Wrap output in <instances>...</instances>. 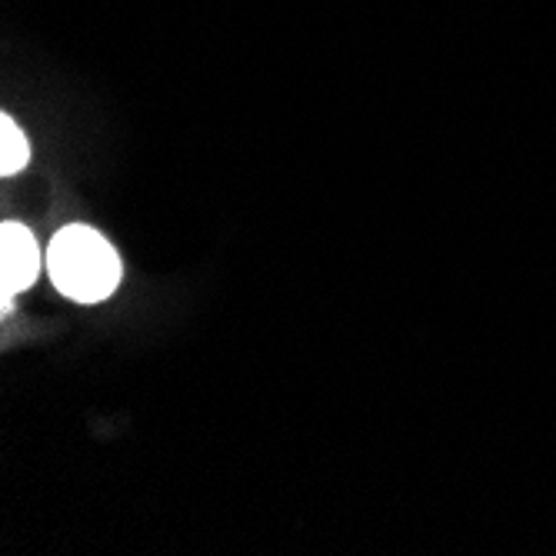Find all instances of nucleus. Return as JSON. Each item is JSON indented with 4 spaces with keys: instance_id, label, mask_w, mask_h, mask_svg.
I'll return each mask as SVG.
<instances>
[{
    "instance_id": "obj_3",
    "label": "nucleus",
    "mask_w": 556,
    "mask_h": 556,
    "mask_svg": "<svg viewBox=\"0 0 556 556\" xmlns=\"http://www.w3.org/2000/svg\"><path fill=\"white\" fill-rule=\"evenodd\" d=\"M27 161H30L27 137L21 134V127L11 117H4L0 121V174L14 177L27 167Z\"/></svg>"
},
{
    "instance_id": "obj_1",
    "label": "nucleus",
    "mask_w": 556,
    "mask_h": 556,
    "mask_svg": "<svg viewBox=\"0 0 556 556\" xmlns=\"http://www.w3.org/2000/svg\"><path fill=\"white\" fill-rule=\"evenodd\" d=\"M47 274L64 296L97 303L117 290L124 267L117 250L97 230L64 227L47 247Z\"/></svg>"
},
{
    "instance_id": "obj_2",
    "label": "nucleus",
    "mask_w": 556,
    "mask_h": 556,
    "mask_svg": "<svg viewBox=\"0 0 556 556\" xmlns=\"http://www.w3.org/2000/svg\"><path fill=\"white\" fill-rule=\"evenodd\" d=\"M0 290H4V314H11V296L27 290L40 270V250L27 227L4 224L0 230Z\"/></svg>"
}]
</instances>
